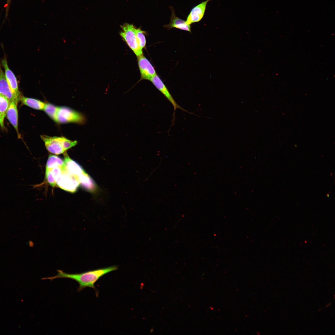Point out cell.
<instances>
[{
	"label": "cell",
	"instance_id": "7402d4cb",
	"mask_svg": "<svg viewBox=\"0 0 335 335\" xmlns=\"http://www.w3.org/2000/svg\"><path fill=\"white\" fill-rule=\"evenodd\" d=\"M11 1V0H7V9H6L7 14V13H8V9H9V6H10V4Z\"/></svg>",
	"mask_w": 335,
	"mask_h": 335
},
{
	"label": "cell",
	"instance_id": "ac0fdd59",
	"mask_svg": "<svg viewBox=\"0 0 335 335\" xmlns=\"http://www.w3.org/2000/svg\"><path fill=\"white\" fill-rule=\"evenodd\" d=\"M58 106L50 103H45L43 110L47 114L55 121Z\"/></svg>",
	"mask_w": 335,
	"mask_h": 335
},
{
	"label": "cell",
	"instance_id": "6da1fadb",
	"mask_svg": "<svg viewBox=\"0 0 335 335\" xmlns=\"http://www.w3.org/2000/svg\"><path fill=\"white\" fill-rule=\"evenodd\" d=\"M118 267L116 266L107 267L91 270L76 274H68L61 270H57L58 274L52 277L43 278L41 279H50L52 281L56 278H64L71 279L77 282L79 284L77 292H79L87 287L93 288L95 291L96 296L99 292L95 286L96 282L104 275L111 271L117 270Z\"/></svg>",
	"mask_w": 335,
	"mask_h": 335
},
{
	"label": "cell",
	"instance_id": "52a82bcc",
	"mask_svg": "<svg viewBox=\"0 0 335 335\" xmlns=\"http://www.w3.org/2000/svg\"><path fill=\"white\" fill-rule=\"evenodd\" d=\"M137 57L141 79L150 80L156 74L154 68L143 54Z\"/></svg>",
	"mask_w": 335,
	"mask_h": 335
},
{
	"label": "cell",
	"instance_id": "8992f818",
	"mask_svg": "<svg viewBox=\"0 0 335 335\" xmlns=\"http://www.w3.org/2000/svg\"><path fill=\"white\" fill-rule=\"evenodd\" d=\"M150 81L152 83L156 88L160 91L162 94H163V95L172 105L173 107L174 110V113L173 114L174 119L175 110H176L177 109H179L183 111H187H187L184 109L177 103L173 96L170 93L167 87L157 74L151 78Z\"/></svg>",
	"mask_w": 335,
	"mask_h": 335
},
{
	"label": "cell",
	"instance_id": "30bf717a",
	"mask_svg": "<svg viewBox=\"0 0 335 335\" xmlns=\"http://www.w3.org/2000/svg\"><path fill=\"white\" fill-rule=\"evenodd\" d=\"M5 69V75L6 80L12 92L17 97L21 99L22 96L18 89L17 79L13 72L9 68L7 59L5 57L2 61Z\"/></svg>",
	"mask_w": 335,
	"mask_h": 335
},
{
	"label": "cell",
	"instance_id": "e0dca14e",
	"mask_svg": "<svg viewBox=\"0 0 335 335\" xmlns=\"http://www.w3.org/2000/svg\"><path fill=\"white\" fill-rule=\"evenodd\" d=\"M64 165V161L60 158L55 155H50L47 161L46 168L51 169L55 167L59 166L62 167L63 169Z\"/></svg>",
	"mask_w": 335,
	"mask_h": 335
},
{
	"label": "cell",
	"instance_id": "5b68a950",
	"mask_svg": "<svg viewBox=\"0 0 335 335\" xmlns=\"http://www.w3.org/2000/svg\"><path fill=\"white\" fill-rule=\"evenodd\" d=\"M56 184L60 188L66 191L74 193L80 184L78 177L65 170L56 178Z\"/></svg>",
	"mask_w": 335,
	"mask_h": 335
},
{
	"label": "cell",
	"instance_id": "44dd1931",
	"mask_svg": "<svg viewBox=\"0 0 335 335\" xmlns=\"http://www.w3.org/2000/svg\"><path fill=\"white\" fill-rule=\"evenodd\" d=\"M51 170L52 175L56 179L61 173L63 171L62 168L59 166L55 167Z\"/></svg>",
	"mask_w": 335,
	"mask_h": 335
},
{
	"label": "cell",
	"instance_id": "d6986e66",
	"mask_svg": "<svg viewBox=\"0 0 335 335\" xmlns=\"http://www.w3.org/2000/svg\"><path fill=\"white\" fill-rule=\"evenodd\" d=\"M145 33L140 28L136 29V34L138 43L142 50L145 47L146 44Z\"/></svg>",
	"mask_w": 335,
	"mask_h": 335
},
{
	"label": "cell",
	"instance_id": "ffe728a7",
	"mask_svg": "<svg viewBox=\"0 0 335 335\" xmlns=\"http://www.w3.org/2000/svg\"><path fill=\"white\" fill-rule=\"evenodd\" d=\"M45 176L49 184L53 187L55 186L56 185V179L52 175L51 169L46 168Z\"/></svg>",
	"mask_w": 335,
	"mask_h": 335
},
{
	"label": "cell",
	"instance_id": "2e32d148",
	"mask_svg": "<svg viewBox=\"0 0 335 335\" xmlns=\"http://www.w3.org/2000/svg\"><path fill=\"white\" fill-rule=\"evenodd\" d=\"M10 102L8 99L0 94V125L4 127V120Z\"/></svg>",
	"mask_w": 335,
	"mask_h": 335
},
{
	"label": "cell",
	"instance_id": "277c9868",
	"mask_svg": "<svg viewBox=\"0 0 335 335\" xmlns=\"http://www.w3.org/2000/svg\"><path fill=\"white\" fill-rule=\"evenodd\" d=\"M122 29L120 34L130 49L138 57L143 54L136 34V29L132 24H126L121 27Z\"/></svg>",
	"mask_w": 335,
	"mask_h": 335
},
{
	"label": "cell",
	"instance_id": "ba28073f",
	"mask_svg": "<svg viewBox=\"0 0 335 335\" xmlns=\"http://www.w3.org/2000/svg\"><path fill=\"white\" fill-rule=\"evenodd\" d=\"M212 0H206L194 7L187 17L186 23L188 25L199 21L203 17L208 3Z\"/></svg>",
	"mask_w": 335,
	"mask_h": 335
},
{
	"label": "cell",
	"instance_id": "9a60e30c",
	"mask_svg": "<svg viewBox=\"0 0 335 335\" xmlns=\"http://www.w3.org/2000/svg\"><path fill=\"white\" fill-rule=\"evenodd\" d=\"M20 101L22 103L33 109L39 110H43L45 103L41 100L22 96Z\"/></svg>",
	"mask_w": 335,
	"mask_h": 335
},
{
	"label": "cell",
	"instance_id": "5bb4252c",
	"mask_svg": "<svg viewBox=\"0 0 335 335\" xmlns=\"http://www.w3.org/2000/svg\"><path fill=\"white\" fill-rule=\"evenodd\" d=\"M79 184L85 189L91 192H94L96 186L91 178L84 171L78 177Z\"/></svg>",
	"mask_w": 335,
	"mask_h": 335
},
{
	"label": "cell",
	"instance_id": "9c48e42d",
	"mask_svg": "<svg viewBox=\"0 0 335 335\" xmlns=\"http://www.w3.org/2000/svg\"><path fill=\"white\" fill-rule=\"evenodd\" d=\"M0 94L4 96L10 102L14 101L18 103L21 99L12 92L5 78V74L0 65Z\"/></svg>",
	"mask_w": 335,
	"mask_h": 335
},
{
	"label": "cell",
	"instance_id": "4fadbf2b",
	"mask_svg": "<svg viewBox=\"0 0 335 335\" xmlns=\"http://www.w3.org/2000/svg\"><path fill=\"white\" fill-rule=\"evenodd\" d=\"M17 103V102L14 101L10 102L6 115L8 120L19 134Z\"/></svg>",
	"mask_w": 335,
	"mask_h": 335
},
{
	"label": "cell",
	"instance_id": "7a4b0ae2",
	"mask_svg": "<svg viewBox=\"0 0 335 335\" xmlns=\"http://www.w3.org/2000/svg\"><path fill=\"white\" fill-rule=\"evenodd\" d=\"M40 136L47 150L56 154L64 153L77 143L76 141H72L63 136H50L45 135Z\"/></svg>",
	"mask_w": 335,
	"mask_h": 335
},
{
	"label": "cell",
	"instance_id": "7c38bea8",
	"mask_svg": "<svg viewBox=\"0 0 335 335\" xmlns=\"http://www.w3.org/2000/svg\"><path fill=\"white\" fill-rule=\"evenodd\" d=\"M64 165L63 170L78 177L84 171L77 162L71 159L65 153L64 154Z\"/></svg>",
	"mask_w": 335,
	"mask_h": 335
},
{
	"label": "cell",
	"instance_id": "3957f363",
	"mask_svg": "<svg viewBox=\"0 0 335 335\" xmlns=\"http://www.w3.org/2000/svg\"><path fill=\"white\" fill-rule=\"evenodd\" d=\"M85 121V117L80 113L67 107H58L55 122L60 123H74L83 124Z\"/></svg>",
	"mask_w": 335,
	"mask_h": 335
},
{
	"label": "cell",
	"instance_id": "8fae6325",
	"mask_svg": "<svg viewBox=\"0 0 335 335\" xmlns=\"http://www.w3.org/2000/svg\"><path fill=\"white\" fill-rule=\"evenodd\" d=\"M172 10V14L169 23L163 26L168 29L172 28H176L180 30L191 32L190 25H188L185 21L177 17L175 15L174 11L172 7H170Z\"/></svg>",
	"mask_w": 335,
	"mask_h": 335
}]
</instances>
